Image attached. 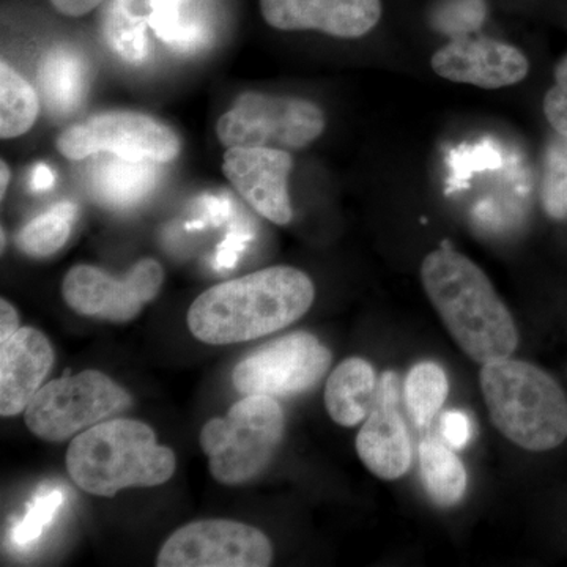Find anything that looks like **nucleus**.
I'll return each instance as SVG.
<instances>
[{
	"mask_svg": "<svg viewBox=\"0 0 567 567\" xmlns=\"http://www.w3.org/2000/svg\"><path fill=\"white\" fill-rule=\"evenodd\" d=\"M330 350L309 333H292L254 350L233 372L244 395L290 398L315 388L330 369Z\"/></svg>",
	"mask_w": 567,
	"mask_h": 567,
	"instance_id": "9",
	"label": "nucleus"
},
{
	"mask_svg": "<svg viewBox=\"0 0 567 567\" xmlns=\"http://www.w3.org/2000/svg\"><path fill=\"white\" fill-rule=\"evenodd\" d=\"M374 365L364 358H349L334 369L324 386V406L336 424L353 427L364 423L377 398Z\"/></svg>",
	"mask_w": 567,
	"mask_h": 567,
	"instance_id": "17",
	"label": "nucleus"
},
{
	"mask_svg": "<svg viewBox=\"0 0 567 567\" xmlns=\"http://www.w3.org/2000/svg\"><path fill=\"white\" fill-rule=\"evenodd\" d=\"M548 123L567 137V55L555 70V84L544 99Z\"/></svg>",
	"mask_w": 567,
	"mask_h": 567,
	"instance_id": "29",
	"label": "nucleus"
},
{
	"mask_svg": "<svg viewBox=\"0 0 567 567\" xmlns=\"http://www.w3.org/2000/svg\"><path fill=\"white\" fill-rule=\"evenodd\" d=\"M0 174H2V178H0V197L3 199L7 193V186H9L10 183V169L6 162L0 164Z\"/></svg>",
	"mask_w": 567,
	"mask_h": 567,
	"instance_id": "36",
	"label": "nucleus"
},
{
	"mask_svg": "<svg viewBox=\"0 0 567 567\" xmlns=\"http://www.w3.org/2000/svg\"><path fill=\"white\" fill-rule=\"evenodd\" d=\"M440 431H442L443 439L446 440L447 445L462 450L466 443L472 439V424H470L468 416L458 410H451L440 420Z\"/></svg>",
	"mask_w": 567,
	"mask_h": 567,
	"instance_id": "31",
	"label": "nucleus"
},
{
	"mask_svg": "<svg viewBox=\"0 0 567 567\" xmlns=\"http://www.w3.org/2000/svg\"><path fill=\"white\" fill-rule=\"evenodd\" d=\"M274 546L260 529L234 520H200L169 536L159 567H267Z\"/></svg>",
	"mask_w": 567,
	"mask_h": 567,
	"instance_id": "10",
	"label": "nucleus"
},
{
	"mask_svg": "<svg viewBox=\"0 0 567 567\" xmlns=\"http://www.w3.org/2000/svg\"><path fill=\"white\" fill-rule=\"evenodd\" d=\"M18 330H20V316L14 306L2 298L0 300V344L9 341Z\"/></svg>",
	"mask_w": 567,
	"mask_h": 567,
	"instance_id": "33",
	"label": "nucleus"
},
{
	"mask_svg": "<svg viewBox=\"0 0 567 567\" xmlns=\"http://www.w3.org/2000/svg\"><path fill=\"white\" fill-rule=\"evenodd\" d=\"M76 215L78 207L74 204L52 205L50 210L41 213L18 233V248L31 257L52 256L69 241Z\"/></svg>",
	"mask_w": 567,
	"mask_h": 567,
	"instance_id": "24",
	"label": "nucleus"
},
{
	"mask_svg": "<svg viewBox=\"0 0 567 567\" xmlns=\"http://www.w3.org/2000/svg\"><path fill=\"white\" fill-rule=\"evenodd\" d=\"M174 451L156 442L151 425L112 420L74 436L66 451V470L87 494L114 496L123 488L155 487L174 476Z\"/></svg>",
	"mask_w": 567,
	"mask_h": 567,
	"instance_id": "3",
	"label": "nucleus"
},
{
	"mask_svg": "<svg viewBox=\"0 0 567 567\" xmlns=\"http://www.w3.org/2000/svg\"><path fill=\"white\" fill-rule=\"evenodd\" d=\"M265 21L279 31H317L360 39L379 24L380 0H260Z\"/></svg>",
	"mask_w": 567,
	"mask_h": 567,
	"instance_id": "15",
	"label": "nucleus"
},
{
	"mask_svg": "<svg viewBox=\"0 0 567 567\" xmlns=\"http://www.w3.org/2000/svg\"><path fill=\"white\" fill-rule=\"evenodd\" d=\"M205 210L204 219L213 226H221L224 221L233 216V204L226 197L205 196L203 197Z\"/></svg>",
	"mask_w": 567,
	"mask_h": 567,
	"instance_id": "32",
	"label": "nucleus"
},
{
	"mask_svg": "<svg viewBox=\"0 0 567 567\" xmlns=\"http://www.w3.org/2000/svg\"><path fill=\"white\" fill-rule=\"evenodd\" d=\"M394 372H385L377 388L374 409L357 436V453L369 472L385 481L399 480L412 465V439L398 410L399 385Z\"/></svg>",
	"mask_w": 567,
	"mask_h": 567,
	"instance_id": "13",
	"label": "nucleus"
},
{
	"mask_svg": "<svg viewBox=\"0 0 567 567\" xmlns=\"http://www.w3.org/2000/svg\"><path fill=\"white\" fill-rule=\"evenodd\" d=\"M315 297L308 275L279 265L205 290L194 300L186 322L205 344H238L297 322L311 309Z\"/></svg>",
	"mask_w": 567,
	"mask_h": 567,
	"instance_id": "1",
	"label": "nucleus"
},
{
	"mask_svg": "<svg viewBox=\"0 0 567 567\" xmlns=\"http://www.w3.org/2000/svg\"><path fill=\"white\" fill-rule=\"evenodd\" d=\"M405 404L417 427H429L445 405L450 382L445 369L434 361H423L406 375Z\"/></svg>",
	"mask_w": 567,
	"mask_h": 567,
	"instance_id": "23",
	"label": "nucleus"
},
{
	"mask_svg": "<svg viewBox=\"0 0 567 567\" xmlns=\"http://www.w3.org/2000/svg\"><path fill=\"white\" fill-rule=\"evenodd\" d=\"M487 7L484 0H445L435 9L432 22L436 31L462 39L475 32L486 20Z\"/></svg>",
	"mask_w": 567,
	"mask_h": 567,
	"instance_id": "28",
	"label": "nucleus"
},
{
	"mask_svg": "<svg viewBox=\"0 0 567 567\" xmlns=\"http://www.w3.org/2000/svg\"><path fill=\"white\" fill-rule=\"evenodd\" d=\"M148 20L130 9L128 0H112L104 17V39L112 51L128 63H141L147 58Z\"/></svg>",
	"mask_w": 567,
	"mask_h": 567,
	"instance_id": "25",
	"label": "nucleus"
},
{
	"mask_svg": "<svg viewBox=\"0 0 567 567\" xmlns=\"http://www.w3.org/2000/svg\"><path fill=\"white\" fill-rule=\"evenodd\" d=\"M132 395L99 371L52 380L25 406L29 431L47 442H63L128 409Z\"/></svg>",
	"mask_w": 567,
	"mask_h": 567,
	"instance_id": "6",
	"label": "nucleus"
},
{
	"mask_svg": "<svg viewBox=\"0 0 567 567\" xmlns=\"http://www.w3.org/2000/svg\"><path fill=\"white\" fill-rule=\"evenodd\" d=\"M421 279L451 338L476 363L505 360L518 346L509 309L475 262L443 245L425 256Z\"/></svg>",
	"mask_w": 567,
	"mask_h": 567,
	"instance_id": "2",
	"label": "nucleus"
},
{
	"mask_svg": "<svg viewBox=\"0 0 567 567\" xmlns=\"http://www.w3.org/2000/svg\"><path fill=\"white\" fill-rule=\"evenodd\" d=\"M63 492L61 488L40 492L29 505L25 516L11 528L10 539L14 547L28 548L35 544L48 528L51 527L59 509L63 505Z\"/></svg>",
	"mask_w": 567,
	"mask_h": 567,
	"instance_id": "27",
	"label": "nucleus"
},
{
	"mask_svg": "<svg viewBox=\"0 0 567 567\" xmlns=\"http://www.w3.org/2000/svg\"><path fill=\"white\" fill-rule=\"evenodd\" d=\"M163 282V267L153 259L140 260L122 278L92 265H78L63 279L62 295L78 315L128 322L158 297Z\"/></svg>",
	"mask_w": 567,
	"mask_h": 567,
	"instance_id": "11",
	"label": "nucleus"
},
{
	"mask_svg": "<svg viewBox=\"0 0 567 567\" xmlns=\"http://www.w3.org/2000/svg\"><path fill=\"white\" fill-rule=\"evenodd\" d=\"M254 238L252 229H249L245 224L235 226L227 237L224 238L223 244H219L216 249L215 259H213V268L215 270H230L237 265L241 254L246 251L248 245L251 244Z\"/></svg>",
	"mask_w": 567,
	"mask_h": 567,
	"instance_id": "30",
	"label": "nucleus"
},
{
	"mask_svg": "<svg viewBox=\"0 0 567 567\" xmlns=\"http://www.w3.org/2000/svg\"><path fill=\"white\" fill-rule=\"evenodd\" d=\"M540 200L544 210L555 221L567 219V137L558 134L548 144L544 156Z\"/></svg>",
	"mask_w": 567,
	"mask_h": 567,
	"instance_id": "26",
	"label": "nucleus"
},
{
	"mask_svg": "<svg viewBox=\"0 0 567 567\" xmlns=\"http://www.w3.org/2000/svg\"><path fill=\"white\" fill-rule=\"evenodd\" d=\"M439 76L483 89H502L527 78L529 63L513 44L492 39H454L432 58Z\"/></svg>",
	"mask_w": 567,
	"mask_h": 567,
	"instance_id": "14",
	"label": "nucleus"
},
{
	"mask_svg": "<svg viewBox=\"0 0 567 567\" xmlns=\"http://www.w3.org/2000/svg\"><path fill=\"white\" fill-rule=\"evenodd\" d=\"M148 25L175 51L199 50L208 41V29L192 13L189 0H151Z\"/></svg>",
	"mask_w": 567,
	"mask_h": 567,
	"instance_id": "21",
	"label": "nucleus"
},
{
	"mask_svg": "<svg viewBox=\"0 0 567 567\" xmlns=\"http://www.w3.org/2000/svg\"><path fill=\"white\" fill-rule=\"evenodd\" d=\"M293 159L282 148L230 147L224 153L223 173L235 192L268 221L286 226L292 221L289 175Z\"/></svg>",
	"mask_w": 567,
	"mask_h": 567,
	"instance_id": "12",
	"label": "nucleus"
},
{
	"mask_svg": "<svg viewBox=\"0 0 567 567\" xmlns=\"http://www.w3.org/2000/svg\"><path fill=\"white\" fill-rule=\"evenodd\" d=\"M102 0H51L52 6L66 17H82L95 9Z\"/></svg>",
	"mask_w": 567,
	"mask_h": 567,
	"instance_id": "34",
	"label": "nucleus"
},
{
	"mask_svg": "<svg viewBox=\"0 0 567 567\" xmlns=\"http://www.w3.org/2000/svg\"><path fill=\"white\" fill-rule=\"evenodd\" d=\"M58 151L69 159L93 155H117L126 159L169 163L182 144L177 134L147 114L106 111L70 126L58 137Z\"/></svg>",
	"mask_w": 567,
	"mask_h": 567,
	"instance_id": "8",
	"label": "nucleus"
},
{
	"mask_svg": "<svg viewBox=\"0 0 567 567\" xmlns=\"http://www.w3.org/2000/svg\"><path fill=\"white\" fill-rule=\"evenodd\" d=\"M481 390L495 427L527 451L555 450L567 439V398L554 377L527 361L483 364Z\"/></svg>",
	"mask_w": 567,
	"mask_h": 567,
	"instance_id": "4",
	"label": "nucleus"
},
{
	"mask_svg": "<svg viewBox=\"0 0 567 567\" xmlns=\"http://www.w3.org/2000/svg\"><path fill=\"white\" fill-rule=\"evenodd\" d=\"M421 475L435 505L453 507L464 498L466 472L461 458L439 440L425 439L420 446Z\"/></svg>",
	"mask_w": 567,
	"mask_h": 567,
	"instance_id": "20",
	"label": "nucleus"
},
{
	"mask_svg": "<svg viewBox=\"0 0 567 567\" xmlns=\"http://www.w3.org/2000/svg\"><path fill=\"white\" fill-rule=\"evenodd\" d=\"M55 183L54 171L48 164H37L31 175V188L35 193H43L51 189Z\"/></svg>",
	"mask_w": 567,
	"mask_h": 567,
	"instance_id": "35",
	"label": "nucleus"
},
{
	"mask_svg": "<svg viewBox=\"0 0 567 567\" xmlns=\"http://www.w3.org/2000/svg\"><path fill=\"white\" fill-rule=\"evenodd\" d=\"M324 130L317 104L295 96L244 93L219 117L216 134L224 147L303 148Z\"/></svg>",
	"mask_w": 567,
	"mask_h": 567,
	"instance_id": "7",
	"label": "nucleus"
},
{
	"mask_svg": "<svg viewBox=\"0 0 567 567\" xmlns=\"http://www.w3.org/2000/svg\"><path fill=\"white\" fill-rule=\"evenodd\" d=\"M158 163L110 155L91 171V188L100 204L130 208L145 199L158 183Z\"/></svg>",
	"mask_w": 567,
	"mask_h": 567,
	"instance_id": "18",
	"label": "nucleus"
},
{
	"mask_svg": "<svg viewBox=\"0 0 567 567\" xmlns=\"http://www.w3.org/2000/svg\"><path fill=\"white\" fill-rule=\"evenodd\" d=\"M41 100L51 114L69 115L81 106L87 92V65L76 51L54 48L41 59L39 66Z\"/></svg>",
	"mask_w": 567,
	"mask_h": 567,
	"instance_id": "19",
	"label": "nucleus"
},
{
	"mask_svg": "<svg viewBox=\"0 0 567 567\" xmlns=\"http://www.w3.org/2000/svg\"><path fill=\"white\" fill-rule=\"evenodd\" d=\"M286 431V416L270 395H245L224 417L204 425L199 442L218 483L240 486L262 475Z\"/></svg>",
	"mask_w": 567,
	"mask_h": 567,
	"instance_id": "5",
	"label": "nucleus"
},
{
	"mask_svg": "<svg viewBox=\"0 0 567 567\" xmlns=\"http://www.w3.org/2000/svg\"><path fill=\"white\" fill-rule=\"evenodd\" d=\"M55 354L47 336L35 328H20L0 344V413L24 412L43 386L54 365Z\"/></svg>",
	"mask_w": 567,
	"mask_h": 567,
	"instance_id": "16",
	"label": "nucleus"
},
{
	"mask_svg": "<svg viewBox=\"0 0 567 567\" xmlns=\"http://www.w3.org/2000/svg\"><path fill=\"white\" fill-rule=\"evenodd\" d=\"M40 99L28 80L7 62L0 63V136L13 140L37 122Z\"/></svg>",
	"mask_w": 567,
	"mask_h": 567,
	"instance_id": "22",
	"label": "nucleus"
}]
</instances>
